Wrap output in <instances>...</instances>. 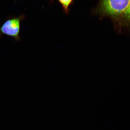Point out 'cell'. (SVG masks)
I'll return each instance as SVG.
<instances>
[{"instance_id": "4", "label": "cell", "mask_w": 130, "mask_h": 130, "mask_svg": "<svg viewBox=\"0 0 130 130\" xmlns=\"http://www.w3.org/2000/svg\"><path fill=\"white\" fill-rule=\"evenodd\" d=\"M123 14L124 18L127 20H130V3Z\"/></svg>"}, {"instance_id": "1", "label": "cell", "mask_w": 130, "mask_h": 130, "mask_svg": "<svg viewBox=\"0 0 130 130\" xmlns=\"http://www.w3.org/2000/svg\"><path fill=\"white\" fill-rule=\"evenodd\" d=\"M25 17L24 14H21L7 19L0 27V36L6 35L13 37L17 41H20L21 22Z\"/></svg>"}, {"instance_id": "3", "label": "cell", "mask_w": 130, "mask_h": 130, "mask_svg": "<svg viewBox=\"0 0 130 130\" xmlns=\"http://www.w3.org/2000/svg\"><path fill=\"white\" fill-rule=\"evenodd\" d=\"M59 1L62 6L65 12L66 13L69 12V8L71 5L72 4L73 1Z\"/></svg>"}, {"instance_id": "2", "label": "cell", "mask_w": 130, "mask_h": 130, "mask_svg": "<svg viewBox=\"0 0 130 130\" xmlns=\"http://www.w3.org/2000/svg\"><path fill=\"white\" fill-rule=\"evenodd\" d=\"M130 3L129 0L103 1L101 3L100 9L102 13L106 15L118 16L123 14Z\"/></svg>"}]
</instances>
